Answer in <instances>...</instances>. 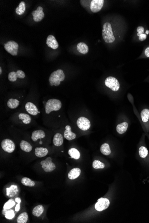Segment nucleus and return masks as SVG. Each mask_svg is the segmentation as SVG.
<instances>
[{"instance_id": "9d476101", "label": "nucleus", "mask_w": 149, "mask_h": 223, "mask_svg": "<svg viewBox=\"0 0 149 223\" xmlns=\"http://www.w3.org/2000/svg\"><path fill=\"white\" fill-rule=\"evenodd\" d=\"M104 3V0H93L90 3V10L93 13H97L101 11Z\"/></svg>"}, {"instance_id": "423d86ee", "label": "nucleus", "mask_w": 149, "mask_h": 223, "mask_svg": "<svg viewBox=\"0 0 149 223\" xmlns=\"http://www.w3.org/2000/svg\"><path fill=\"white\" fill-rule=\"evenodd\" d=\"M1 146L4 151L11 153L14 152L15 149L14 143L10 139H5L1 143Z\"/></svg>"}, {"instance_id": "f8f14e48", "label": "nucleus", "mask_w": 149, "mask_h": 223, "mask_svg": "<svg viewBox=\"0 0 149 223\" xmlns=\"http://www.w3.org/2000/svg\"><path fill=\"white\" fill-rule=\"evenodd\" d=\"M32 15L33 16V19L35 22H40L42 20L44 17V13L43 12V8L41 6H39L36 11H33Z\"/></svg>"}, {"instance_id": "4c0bfd02", "label": "nucleus", "mask_w": 149, "mask_h": 223, "mask_svg": "<svg viewBox=\"0 0 149 223\" xmlns=\"http://www.w3.org/2000/svg\"><path fill=\"white\" fill-rule=\"evenodd\" d=\"M15 201L17 203V204L16 206L15 210L16 212H18L20 209V203H21V199L19 198L18 197L16 198L15 200Z\"/></svg>"}, {"instance_id": "aec40b11", "label": "nucleus", "mask_w": 149, "mask_h": 223, "mask_svg": "<svg viewBox=\"0 0 149 223\" xmlns=\"http://www.w3.org/2000/svg\"><path fill=\"white\" fill-rule=\"evenodd\" d=\"M48 150L47 148L44 147H36L35 149V155L39 158L43 157L48 154Z\"/></svg>"}, {"instance_id": "0eeeda50", "label": "nucleus", "mask_w": 149, "mask_h": 223, "mask_svg": "<svg viewBox=\"0 0 149 223\" xmlns=\"http://www.w3.org/2000/svg\"><path fill=\"white\" fill-rule=\"evenodd\" d=\"M77 126L82 131H87L91 127V122L87 118L84 117H81L77 120Z\"/></svg>"}, {"instance_id": "412c9836", "label": "nucleus", "mask_w": 149, "mask_h": 223, "mask_svg": "<svg viewBox=\"0 0 149 223\" xmlns=\"http://www.w3.org/2000/svg\"><path fill=\"white\" fill-rule=\"evenodd\" d=\"M128 123L126 122H122L117 125L116 130L119 134H123L127 131L128 128Z\"/></svg>"}, {"instance_id": "6e6552de", "label": "nucleus", "mask_w": 149, "mask_h": 223, "mask_svg": "<svg viewBox=\"0 0 149 223\" xmlns=\"http://www.w3.org/2000/svg\"><path fill=\"white\" fill-rule=\"evenodd\" d=\"M40 163L44 171L46 172H52L56 168L55 165L52 162L51 157L47 158L44 160L42 161Z\"/></svg>"}, {"instance_id": "f03ea898", "label": "nucleus", "mask_w": 149, "mask_h": 223, "mask_svg": "<svg viewBox=\"0 0 149 223\" xmlns=\"http://www.w3.org/2000/svg\"><path fill=\"white\" fill-rule=\"evenodd\" d=\"M65 74L62 70L59 69L52 73L49 78L50 85L53 86H58L61 82L65 79Z\"/></svg>"}, {"instance_id": "473e14b6", "label": "nucleus", "mask_w": 149, "mask_h": 223, "mask_svg": "<svg viewBox=\"0 0 149 223\" xmlns=\"http://www.w3.org/2000/svg\"><path fill=\"white\" fill-rule=\"evenodd\" d=\"M21 184L23 185L26 186L28 187H33L35 186V182H33V181H31L29 178H27V177H24L21 179Z\"/></svg>"}, {"instance_id": "39448f33", "label": "nucleus", "mask_w": 149, "mask_h": 223, "mask_svg": "<svg viewBox=\"0 0 149 223\" xmlns=\"http://www.w3.org/2000/svg\"><path fill=\"white\" fill-rule=\"evenodd\" d=\"M18 44L14 41H10L5 44L4 48L5 51L13 56H16L18 51Z\"/></svg>"}, {"instance_id": "20e7f679", "label": "nucleus", "mask_w": 149, "mask_h": 223, "mask_svg": "<svg viewBox=\"0 0 149 223\" xmlns=\"http://www.w3.org/2000/svg\"><path fill=\"white\" fill-rule=\"evenodd\" d=\"M105 85L113 91H117L120 88V83L115 77L109 76L105 81Z\"/></svg>"}, {"instance_id": "f257e3e1", "label": "nucleus", "mask_w": 149, "mask_h": 223, "mask_svg": "<svg viewBox=\"0 0 149 223\" xmlns=\"http://www.w3.org/2000/svg\"><path fill=\"white\" fill-rule=\"evenodd\" d=\"M102 35L103 39L106 43H113L115 41L112 26L110 22L104 23L102 29Z\"/></svg>"}, {"instance_id": "c756f323", "label": "nucleus", "mask_w": 149, "mask_h": 223, "mask_svg": "<svg viewBox=\"0 0 149 223\" xmlns=\"http://www.w3.org/2000/svg\"><path fill=\"white\" fill-rule=\"evenodd\" d=\"M19 101L17 99H14V98H11L9 99L7 104V106L12 109L17 108L19 106Z\"/></svg>"}, {"instance_id": "7ed1b4c3", "label": "nucleus", "mask_w": 149, "mask_h": 223, "mask_svg": "<svg viewBox=\"0 0 149 223\" xmlns=\"http://www.w3.org/2000/svg\"><path fill=\"white\" fill-rule=\"evenodd\" d=\"M62 103L58 99H49L46 102L45 105V112L47 114H50L53 111H58L61 108Z\"/></svg>"}, {"instance_id": "7c9ffc66", "label": "nucleus", "mask_w": 149, "mask_h": 223, "mask_svg": "<svg viewBox=\"0 0 149 223\" xmlns=\"http://www.w3.org/2000/svg\"><path fill=\"white\" fill-rule=\"evenodd\" d=\"M26 11V5L24 2H21L19 4L18 7L16 9V13L19 15H21L24 14Z\"/></svg>"}, {"instance_id": "37998d69", "label": "nucleus", "mask_w": 149, "mask_h": 223, "mask_svg": "<svg viewBox=\"0 0 149 223\" xmlns=\"http://www.w3.org/2000/svg\"><path fill=\"white\" fill-rule=\"evenodd\" d=\"M40 143L41 144H42V143L41 141H40Z\"/></svg>"}, {"instance_id": "72a5a7b5", "label": "nucleus", "mask_w": 149, "mask_h": 223, "mask_svg": "<svg viewBox=\"0 0 149 223\" xmlns=\"http://www.w3.org/2000/svg\"><path fill=\"white\" fill-rule=\"evenodd\" d=\"M8 209H4L2 213L5 215V218L9 220H11L15 216V213L12 210H8Z\"/></svg>"}, {"instance_id": "c85d7f7f", "label": "nucleus", "mask_w": 149, "mask_h": 223, "mask_svg": "<svg viewBox=\"0 0 149 223\" xmlns=\"http://www.w3.org/2000/svg\"><path fill=\"white\" fill-rule=\"evenodd\" d=\"M18 118L21 120L25 124H28L31 122V119L30 116L25 113H20L18 115Z\"/></svg>"}, {"instance_id": "dca6fc26", "label": "nucleus", "mask_w": 149, "mask_h": 223, "mask_svg": "<svg viewBox=\"0 0 149 223\" xmlns=\"http://www.w3.org/2000/svg\"><path fill=\"white\" fill-rule=\"evenodd\" d=\"M64 138L69 141L75 139L76 137V134L71 132V127L69 125H67L65 127V130L64 132Z\"/></svg>"}, {"instance_id": "4be33fe9", "label": "nucleus", "mask_w": 149, "mask_h": 223, "mask_svg": "<svg viewBox=\"0 0 149 223\" xmlns=\"http://www.w3.org/2000/svg\"><path fill=\"white\" fill-rule=\"evenodd\" d=\"M138 155L141 158H147L149 155L148 150L144 145H141L138 149Z\"/></svg>"}, {"instance_id": "c9c22d12", "label": "nucleus", "mask_w": 149, "mask_h": 223, "mask_svg": "<svg viewBox=\"0 0 149 223\" xmlns=\"http://www.w3.org/2000/svg\"><path fill=\"white\" fill-rule=\"evenodd\" d=\"M15 205V202L14 201V200L11 199L9 200L5 204L3 207V209H10L11 208H13L14 205Z\"/></svg>"}, {"instance_id": "ea45409f", "label": "nucleus", "mask_w": 149, "mask_h": 223, "mask_svg": "<svg viewBox=\"0 0 149 223\" xmlns=\"http://www.w3.org/2000/svg\"><path fill=\"white\" fill-rule=\"evenodd\" d=\"M144 55L147 58H149V46L147 47L144 51Z\"/></svg>"}, {"instance_id": "1a4fd4ad", "label": "nucleus", "mask_w": 149, "mask_h": 223, "mask_svg": "<svg viewBox=\"0 0 149 223\" xmlns=\"http://www.w3.org/2000/svg\"><path fill=\"white\" fill-rule=\"evenodd\" d=\"M109 204L110 201L108 199L101 198L98 200L95 205V208L97 211L101 212L106 209Z\"/></svg>"}, {"instance_id": "2eb2a0df", "label": "nucleus", "mask_w": 149, "mask_h": 223, "mask_svg": "<svg viewBox=\"0 0 149 223\" xmlns=\"http://www.w3.org/2000/svg\"><path fill=\"white\" fill-rule=\"evenodd\" d=\"M25 109L28 113L32 116H36L39 113L37 107L31 102H28L26 104Z\"/></svg>"}, {"instance_id": "4468645a", "label": "nucleus", "mask_w": 149, "mask_h": 223, "mask_svg": "<svg viewBox=\"0 0 149 223\" xmlns=\"http://www.w3.org/2000/svg\"><path fill=\"white\" fill-rule=\"evenodd\" d=\"M46 44L48 47L53 50H56L59 47L58 42L57 41L55 37L52 35H50L48 36L46 39Z\"/></svg>"}, {"instance_id": "79ce46f5", "label": "nucleus", "mask_w": 149, "mask_h": 223, "mask_svg": "<svg viewBox=\"0 0 149 223\" xmlns=\"http://www.w3.org/2000/svg\"><path fill=\"white\" fill-rule=\"evenodd\" d=\"M2 68L0 67V74H2Z\"/></svg>"}, {"instance_id": "2f4dec72", "label": "nucleus", "mask_w": 149, "mask_h": 223, "mask_svg": "<svg viewBox=\"0 0 149 223\" xmlns=\"http://www.w3.org/2000/svg\"><path fill=\"white\" fill-rule=\"evenodd\" d=\"M28 219V215L27 212H22L17 217V223H26Z\"/></svg>"}, {"instance_id": "9b49d317", "label": "nucleus", "mask_w": 149, "mask_h": 223, "mask_svg": "<svg viewBox=\"0 0 149 223\" xmlns=\"http://www.w3.org/2000/svg\"><path fill=\"white\" fill-rule=\"evenodd\" d=\"M140 117L141 121L147 132H149V108H145L141 110L140 113Z\"/></svg>"}, {"instance_id": "58836bf2", "label": "nucleus", "mask_w": 149, "mask_h": 223, "mask_svg": "<svg viewBox=\"0 0 149 223\" xmlns=\"http://www.w3.org/2000/svg\"><path fill=\"white\" fill-rule=\"evenodd\" d=\"M16 73L17 78H19V79H24V78H25V76H26L25 73L21 70H17L16 72Z\"/></svg>"}, {"instance_id": "5701e85b", "label": "nucleus", "mask_w": 149, "mask_h": 223, "mask_svg": "<svg viewBox=\"0 0 149 223\" xmlns=\"http://www.w3.org/2000/svg\"><path fill=\"white\" fill-rule=\"evenodd\" d=\"M77 51L80 53L83 54H86L88 53L89 51V48L87 45L85 43L81 42L79 43L77 45Z\"/></svg>"}, {"instance_id": "ddd939ff", "label": "nucleus", "mask_w": 149, "mask_h": 223, "mask_svg": "<svg viewBox=\"0 0 149 223\" xmlns=\"http://www.w3.org/2000/svg\"><path fill=\"white\" fill-rule=\"evenodd\" d=\"M137 36L138 37V40L141 42L145 41L147 39V35L149 33L148 30H146V33L145 32V29L144 27L142 26L138 27L137 28Z\"/></svg>"}, {"instance_id": "b1692460", "label": "nucleus", "mask_w": 149, "mask_h": 223, "mask_svg": "<svg viewBox=\"0 0 149 223\" xmlns=\"http://www.w3.org/2000/svg\"><path fill=\"white\" fill-rule=\"evenodd\" d=\"M20 148L23 151L30 152L32 149V147L28 142L25 140H22L20 144Z\"/></svg>"}, {"instance_id": "e433bc0d", "label": "nucleus", "mask_w": 149, "mask_h": 223, "mask_svg": "<svg viewBox=\"0 0 149 223\" xmlns=\"http://www.w3.org/2000/svg\"><path fill=\"white\" fill-rule=\"evenodd\" d=\"M17 76L16 72L13 71L8 74V79L10 81L14 82H15L17 79Z\"/></svg>"}, {"instance_id": "cd10ccee", "label": "nucleus", "mask_w": 149, "mask_h": 223, "mask_svg": "<svg viewBox=\"0 0 149 223\" xmlns=\"http://www.w3.org/2000/svg\"><path fill=\"white\" fill-rule=\"evenodd\" d=\"M100 150L101 153L103 155H105V156H109L111 152L109 145V144H107V143L103 144L101 146Z\"/></svg>"}, {"instance_id": "6ab92c4d", "label": "nucleus", "mask_w": 149, "mask_h": 223, "mask_svg": "<svg viewBox=\"0 0 149 223\" xmlns=\"http://www.w3.org/2000/svg\"><path fill=\"white\" fill-rule=\"evenodd\" d=\"M81 173V170L79 168H74L70 171L68 174V177L70 180H73L76 179L80 176Z\"/></svg>"}, {"instance_id": "a19ab883", "label": "nucleus", "mask_w": 149, "mask_h": 223, "mask_svg": "<svg viewBox=\"0 0 149 223\" xmlns=\"http://www.w3.org/2000/svg\"><path fill=\"white\" fill-rule=\"evenodd\" d=\"M145 81H146V82H149V77H148V78H147V79H146V80Z\"/></svg>"}, {"instance_id": "a211bd4d", "label": "nucleus", "mask_w": 149, "mask_h": 223, "mask_svg": "<svg viewBox=\"0 0 149 223\" xmlns=\"http://www.w3.org/2000/svg\"><path fill=\"white\" fill-rule=\"evenodd\" d=\"M53 143L54 145L56 147L61 146L64 143L63 135L60 133H56L53 137Z\"/></svg>"}, {"instance_id": "f704fd0d", "label": "nucleus", "mask_w": 149, "mask_h": 223, "mask_svg": "<svg viewBox=\"0 0 149 223\" xmlns=\"http://www.w3.org/2000/svg\"><path fill=\"white\" fill-rule=\"evenodd\" d=\"M105 165L104 163L98 160H95L93 162V167L96 169H103L105 168Z\"/></svg>"}, {"instance_id": "a878e982", "label": "nucleus", "mask_w": 149, "mask_h": 223, "mask_svg": "<svg viewBox=\"0 0 149 223\" xmlns=\"http://www.w3.org/2000/svg\"><path fill=\"white\" fill-rule=\"evenodd\" d=\"M44 212V208L41 205H39L33 208L32 214L34 216L37 217H40Z\"/></svg>"}, {"instance_id": "393cba45", "label": "nucleus", "mask_w": 149, "mask_h": 223, "mask_svg": "<svg viewBox=\"0 0 149 223\" xmlns=\"http://www.w3.org/2000/svg\"><path fill=\"white\" fill-rule=\"evenodd\" d=\"M6 195L8 197H13L17 194L18 191V187L16 185H12L10 187L6 188Z\"/></svg>"}, {"instance_id": "bb28decb", "label": "nucleus", "mask_w": 149, "mask_h": 223, "mask_svg": "<svg viewBox=\"0 0 149 223\" xmlns=\"http://www.w3.org/2000/svg\"><path fill=\"white\" fill-rule=\"evenodd\" d=\"M68 154L74 160H78L81 157V154L78 150L76 148H71L68 150Z\"/></svg>"}, {"instance_id": "f3484780", "label": "nucleus", "mask_w": 149, "mask_h": 223, "mask_svg": "<svg viewBox=\"0 0 149 223\" xmlns=\"http://www.w3.org/2000/svg\"><path fill=\"white\" fill-rule=\"evenodd\" d=\"M45 137V133L42 130H36L33 132L31 139L33 141H36L38 139H42Z\"/></svg>"}]
</instances>
